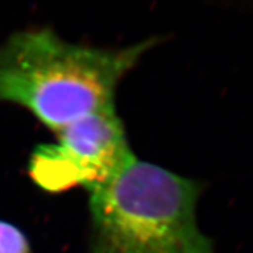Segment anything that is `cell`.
<instances>
[{
    "label": "cell",
    "instance_id": "4",
    "mask_svg": "<svg viewBox=\"0 0 253 253\" xmlns=\"http://www.w3.org/2000/svg\"><path fill=\"white\" fill-rule=\"evenodd\" d=\"M0 253H34L30 239L14 224L0 219Z\"/></svg>",
    "mask_w": 253,
    "mask_h": 253
},
{
    "label": "cell",
    "instance_id": "1",
    "mask_svg": "<svg viewBox=\"0 0 253 253\" xmlns=\"http://www.w3.org/2000/svg\"><path fill=\"white\" fill-rule=\"evenodd\" d=\"M156 41L101 48L67 42L49 28L18 32L0 46V102L24 107L58 132L115 108L120 81Z\"/></svg>",
    "mask_w": 253,
    "mask_h": 253
},
{
    "label": "cell",
    "instance_id": "2",
    "mask_svg": "<svg viewBox=\"0 0 253 253\" xmlns=\"http://www.w3.org/2000/svg\"><path fill=\"white\" fill-rule=\"evenodd\" d=\"M202 188L134 157L90 194L89 253H216L197 224Z\"/></svg>",
    "mask_w": 253,
    "mask_h": 253
},
{
    "label": "cell",
    "instance_id": "3",
    "mask_svg": "<svg viewBox=\"0 0 253 253\" xmlns=\"http://www.w3.org/2000/svg\"><path fill=\"white\" fill-rule=\"evenodd\" d=\"M56 135L58 143L38 145L32 164L37 183L48 192L82 186L91 194L135 157L115 108L90 114Z\"/></svg>",
    "mask_w": 253,
    "mask_h": 253
}]
</instances>
